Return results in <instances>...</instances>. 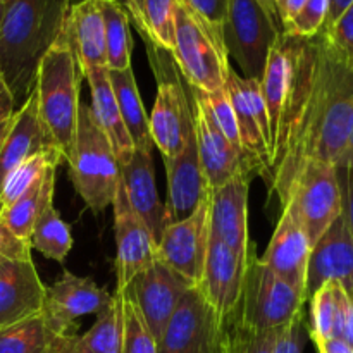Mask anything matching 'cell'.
I'll return each instance as SVG.
<instances>
[{
  "label": "cell",
  "instance_id": "cell-1",
  "mask_svg": "<svg viewBox=\"0 0 353 353\" xmlns=\"http://www.w3.org/2000/svg\"><path fill=\"white\" fill-rule=\"evenodd\" d=\"M353 119V65L323 34L296 37L285 103L272 138L269 196L283 207L290 185L310 161L336 165Z\"/></svg>",
  "mask_w": 353,
  "mask_h": 353
},
{
  "label": "cell",
  "instance_id": "cell-2",
  "mask_svg": "<svg viewBox=\"0 0 353 353\" xmlns=\"http://www.w3.org/2000/svg\"><path fill=\"white\" fill-rule=\"evenodd\" d=\"M72 0H7L0 30V76L16 110L37 85L41 59L62 33Z\"/></svg>",
  "mask_w": 353,
  "mask_h": 353
},
{
  "label": "cell",
  "instance_id": "cell-3",
  "mask_svg": "<svg viewBox=\"0 0 353 353\" xmlns=\"http://www.w3.org/2000/svg\"><path fill=\"white\" fill-rule=\"evenodd\" d=\"M81 76L71 43L62 30L38 65L34 92L45 133L61 150L65 164L71 161L78 133Z\"/></svg>",
  "mask_w": 353,
  "mask_h": 353
},
{
  "label": "cell",
  "instance_id": "cell-4",
  "mask_svg": "<svg viewBox=\"0 0 353 353\" xmlns=\"http://www.w3.org/2000/svg\"><path fill=\"white\" fill-rule=\"evenodd\" d=\"M68 165L76 192L93 212L112 205L119 183V164L112 145L95 123L92 107L83 102L79 103L74 152Z\"/></svg>",
  "mask_w": 353,
  "mask_h": 353
},
{
  "label": "cell",
  "instance_id": "cell-5",
  "mask_svg": "<svg viewBox=\"0 0 353 353\" xmlns=\"http://www.w3.org/2000/svg\"><path fill=\"white\" fill-rule=\"evenodd\" d=\"M145 45L157 81V95L148 117L152 143L161 150L162 157H176L193 133V107H190L185 81L171 52L148 41Z\"/></svg>",
  "mask_w": 353,
  "mask_h": 353
},
{
  "label": "cell",
  "instance_id": "cell-6",
  "mask_svg": "<svg viewBox=\"0 0 353 353\" xmlns=\"http://www.w3.org/2000/svg\"><path fill=\"white\" fill-rule=\"evenodd\" d=\"M305 302L303 293L262 264L257 248L250 243L240 305L236 310L238 321L254 331L278 330L302 312Z\"/></svg>",
  "mask_w": 353,
  "mask_h": 353
},
{
  "label": "cell",
  "instance_id": "cell-7",
  "mask_svg": "<svg viewBox=\"0 0 353 353\" xmlns=\"http://www.w3.org/2000/svg\"><path fill=\"white\" fill-rule=\"evenodd\" d=\"M171 55L186 85L202 92L224 90L231 65L226 45L181 0L176 9Z\"/></svg>",
  "mask_w": 353,
  "mask_h": 353
},
{
  "label": "cell",
  "instance_id": "cell-8",
  "mask_svg": "<svg viewBox=\"0 0 353 353\" xmlns=\"http://www.w3.org/2000/svg\"><path fill=\"white\" fill-rule=\"evenodd\" d=\"M283 209L303 228L314 247L343 214V193L336 165L321 161L307 162L290 185Z\"/></svg>",
  "mask_w": 353,
  "mask_h": 353
},
{
  "label": "cell",
  "instance_id": "cell-9",
  "mask_svg": "<svg viewBox=\"0 0 353 353\" xmlns=\"http://www.w3.org/2000/svg\"><path fill=\"white\" fill-rule=\"evenodd\" d=\"M281 28L255 0H230L223 38L228 57L243 71V78L259 79L264 74L265 61Z\"/></svg>",
  "mask_w": 353,
  "mask_h": 353
},
{
  "label": "cell",
  "instance_id": "cell-10",
  "mask_svg": "<svg viewBox=\"0 0 353 353\" xmlns=\"http://www.w3.org/2000/svg\"><path fill=\"white\" fill-rule=\"evenodd\" d=\"M228 323L210 307L199 286L183 295L157 343L159 353H226Z\"/></svg>",
  "mask_w": 353,
  "mask_h": 353
},
{
  "label": "cell",
  "instance_id": "cell-11",
  "mask_svg": "<svg viewBox=\"0 0 353 353\" xmlns=\"http://www.w3.org/2000/svg\"><path fill=\"white\" fill-rule=\"evenodd\" d=\"M236 117L241 147L250 172L268 178L271 169V128L259 79L243 78L230 65L224 85Z\"/></svg>",
  "mask_w": 353,
  "mask_h": 353
},
{
  "label": "cell",
  "instance_id": "cell-12",
  "mask_svg": "<svg viewBox=\"0 0 353 353\" xmlns=\"http://www.w3.org/2000/svg\"><path fill=\"white\" fill-rule=\"evenodd\" d=\"M114 295L100 288L92 278H81L71 271L62 272L61 278L45 293L43 316L52 333L57 336L78 334V321L86 316H99L112 303Z\"/></svg>",
  "mask_w": 353,
  "mask_h": 353
},
{
  "label": "cell",
  "instance_id": "cell-13",
  "mask_svg": "<svg viewBox=\"0 0 353 353\" xmlns=\"http://www.w3.org/2000/svg\"><path fill=\"white\" fill-rule=\"evenodd\" d=\"M209 236L210 192L192 216L164 228L157 243V259L193 286H199L205 265Z\"/></svg>",
  "mask_w": 353,
  "mask_h": 353
},
{
  "label": "cell",
  "instance_id": "cell-14",
  "mask_svg": "<svg viewBox=\"0 0 353 353\" xmlns=\"http://www.w3.org/2000/svg\"><path fill=\"white\" fill-rule=\"evenodd\" d=\"M192 286V283L157 259L154 264L138 272L124 292L134 300L148 331L159 343L176 307Z\"/></svg>",
  "mask_w": 353,
  "mask_h": 353
},
{
  "label": "cell",
  "instance_id": "cell-15",
  "mask_svg": "<svg viewBox=\"0 0 353 353\" xmlns=\"http://www.w3.org/2000/svg\"><path fill=\"white\" fill-rule=\"evenodd\" d=\"M114 233H116V292H124L134 276L157 261V243L133 207L128 202L123 181L114 196Z\"/></svg>",
  "mask_w": 353,
  "mask_h": 353
},
{
  "label": "cell",
  "instance_id": "cell-16",
  "mask_svg": "<svg viewBox=\"0 0 353 353\" xmlns=\"http://www.w3.org/2000/svg\"><path fill=\"white\" fill-rule=\"evenodd\" d=\"M247 255L236 254L212 234L209 236V248L199 288L224 323L236 314L240 305Z\"/></svg>",
  "mask_w": 353,
  "mask_h": 353
},
{
  "label": "cell",
  "instance_id": "cell-17",
  "mask_svg": "<svg viewBox=\"0 0 353 353\" xmlns=\"http://www.w3.org/2000/svg\"><path fill=\"white\" fill-rule=\"evenodd\" d=\"M188 88L193 99V130H195L196 150L209 188H219L240 174L250 176L248 169L245 168L243 159L207 112L199 90L190 85Z\"/></svg>",
  "mask_w": 353,
  "mask_h": 353
},
{
  "label": "cell",
  "instance_id": "cell-18",
  "mask_svg": "<svg viewBox=\"0 0 353 353\" xmlns=\"http://www.w3.org/2000/svg\"><path fill=\"white\" fill-rule=\"evenodd\" d=\"M168 172V202L164 205V224L186 219L199 209L210 192L200 165L195 130L186 140L185 148L176 157H162Z\"/></svg>",
  "mask_w": 353,
  "mask_h": 353
},
{
  "label": "cell",
  "instance_id": "cell-19",
  "mask_svg": "<svg viewBox=\"0 0 353 353\" xmlns=\"http://www.w3.org/2000/svg\"><path fill=\"white\" fill-rule=\"evenodd\" d=\"M327 281H338L353 296V238L343 214L327 228L310 252L305 285L307 302Z\"/></svg>",
  "mask_w": 353,
  "mask_h": 353
},
{
  "label": "cell",
  "instance_id": "cell-20",
  "mask_svg": "<svg viewBox=\"0 0 353 353\" xmlns=\"http://www.w3.org/2000/svg\"><path fill=\"white\" fill-rule=\"evenodd\" d=\"M45 293L31 255L0 262V330L41 314Z\"/></svg>",
  "mask_w": 353,
  "mask_h": 353
},
{
  "label": "cell",
  "instance_id": "cell-21",
  "mask_svg": "<svg viewBox=\"0 0 353 353\" xmlns=\"http://www.w3.org/2000/svg\"><path fill=\"white\" fill-rule=\"evenodd\" d=\"M310 252H312V245L303 228L293 219L288 210L283 209L271 241L259 259L274 274L303 293L307 299L305 285Z\"/></svg>",
  "mask_w": 353,
  "mask_h": 353
},
{
  "label": "cell",
  "instance_id": "cell-22",
  "mask_svg": "<svg viewBox=\"0 0 353 353\" xmlns=\"http://www.w3.org/2000/svg\"><path fill=\"white\" fill-rule=\"evenodd\" d=\"M248 179L240 174L219 188L210 190V234L247 255L250 248L248 236Z\"/></svg>",
  "mask_w": 353,
  "mask_h": 353
},
{
  "label": "cell",
  "instance_id": "cell-23",
  "mask_svg": "<svg viewBox=\"0 0 353 353\" xmlns=\"http://www.w3.org/2000/svg\"><path fill=\"white\" fill-rule=\"evenodd\" d=\"M119 178L123 181L128 202L148 228L155 243H159L165 224L164 205L159 199L155 185L152 150L134 148L130 161L119 165Z\"/></svg>",
  "mask_w": 353,
  "mask_h": 353
},
{
  "label": "cell",
  "instance_id": "cell-24",
  "mask_svg": "<svg viewBox=\"0 0 353 353\" xmlns=\"http://www.w3.org/2000/svg\"><path fill=\"white\" fill-rule=\"evenodd\" d=\"M64 33L71 43L83 76L107 68L105 33L99 0L72 2L65 17Z\"/></svg>",
  "mask_w": 353,
  "mask_h": 353
},
{
  "label": "cell",
  "instance_id": "cell-25",
  "mask_svg": "<svg viewBox=\"0 0 353 353\" xmlns=\"http://www.w3.org/2000/svg\"><path fill=\"white\" fill-rule=\"evenodd\" d=\"M48 147L55 145L45 133L38 114V97L33 90L26 102L16 110L12 128L0 148V192L14 169Z\"/></svg>",
  "mask_w": 353,
  "mask_h": 353
},
{
  "label": "cell",
  "instance_id": "cell-26",
  "mask_svg": "<svg viewBox=\"0 0 353 353\" xmlns=\"http://www.w3.org/2000/svg\"><path fill=\"white\" fill-rule=\"evenodd\" d=\"M88 81L90 93H92V112L95 117V123L110 141L116 154L117 164H126L134 152V145L131 141L124 121L121 117L119 107H117L116 95L110 86L109 69H95L85 76Z\"/></svg>",
  "mask_w": 353,
  "mask_h": 353
},
{
  "label": "cell",
  "instance_id": "cell-27",
  "mask_svg": "<svg viewBox=\"0 0 353 353\" xmlns=\"http://www.w3.org/2000/svg\"><path fill=\"white\" fill-rule=\"evenodd\" d=\"M55 169L57 168L48 169L16 202L0 210V223L19 240L30 243L31 231L37 219L47 207L54 205Z\"/></svg>",
  "mask_w": 353,
  "mask_h": 353
},
{
  "label": "cell",
  "instance_id": "cell-28",
  "mask_svg": "<svg viewBox=\"0 0 353 353\" xmlns=\"http://www.w3.org/2000/svg\"><path fill=\"white\" fill-rule=\"evenodd\" d=\"M123 300L114 293V300L85 334L65 338L62 353H121L123 350Z\"/></svg>",
  "mask_w": 353,
  "mask_h": 353
},
{
  "label": "cell",
  "instance_id": "cell-29",
  "mask_svg": "<svg viewBox=\"0 0 353 353\" xmlns=\"http://www.w3.org/2000/svg\"><path fill=\"white\" fill-rule=\"evenodd\" d=\"M110 86L116 95L117 107L124 121L131 141L138 150H152V137L148 128V117L145 114L143 102L138 92L133 69L126 71H109Z\"/></svg>",
  "mask_w": 353,
  "mask_h": 353
},
{
  "label": "cell",
  "instance_id": "cell-30",
  "mask_svg": "<svg viewBox=\"0 0 353 353\" xmlns=\"http://www.w3.org/2000/svg\"><path fill=\"white\" fill-rule=\"evenodd\" d=\"M178 2L179 0H128L126 10L134 19L143 41L171 52Z\"/></svg>",
  "mask_w": 353,
  "mask_h": 353
},
{
  "label": "cell",
  "instance_id": "cell-31",
  "mask_svg": "<svg viewBox=\"0 0 353 353\" xmlns=\"http://www.w3.org/2000/svg\"><path fill=\"white\" fill-rule=\"evenodd\" d=\"M64 340L65 336L52 333L43 316L37 314L0 330V353H62Z\"/></svg>",
  "mask_w": 353,
  "mask_h": 353
},
{
  "label": "cell",
  "instance_id": "cell-32",
  "mask_svg": "<svg viewBox=\"0 0 353 353\" xmlns=\"http://www.w3.org/2000/svg\"><path fill=\"white\" fill-rule=\"evenodd\" d=\"M99 9L102 14L103 33H105L107 69L109 71L131 69L133 40L130 31V14L114 0H99Z\"/></svg>",
  "mask_w": 353,
  "mask_h": 353
},
{
  "label": "cell",
  "instance_id": "cell-33",
  "mask_svg": "<svg viewBox=\"0 0 353 353\" xmlns=\"http://www.w3.org/2000/svg\"><path fill=\"white\" fill-rule=\"evenodd\" d=\"M30 245L59 264H62L69 255L72 248L71 230L54 205L47 207L37 219L31 231Z\"/></svg>",
  "mask_w": 353,
  "mask_h": 353
},
{
  "label": "cell",
  "instance_id": "cell-34",
  "mask_svg": "<svg viewBox=\"0 0 353 353\" xmlns=\"http://www.w3.org/2000/svg\"><path fill=\"white\" fill-rule=\"evenodd\" d=\"M61 162H64V159H62L61 150L57 147L45 148L28 161H24L19 168L10 172L9 178L3 183L2 192H0V210L16 202L48 169L57 168Z\"/></svg>",
  "mask_w": 353,
  "mask_h": 353
},
{
  "label": "cell",
  "instance_id": "cell-35",
  "mask_svg": "<svg viewBox=\"0 0 353 353\" xmlns=\"http://www.w3.org/2000/svg\"><path fill=\"white\" fill-rule=\"evenodd\" d=\"M123 300V350L121 353H159L157 341L148 331L137 303L128 292H116Z\"/></svg>",
  "mask_w": 353,
  "mask_h": 353
},
{
  "label": "cell",
  "instance_id": "cell-36",
  "mask_svg": "<svg viewBox=\"0 0 353 353\" xmlns=\"http://www.w3.org/2000/svg\"><path fill=\"white\" fill-rule=\"evenodd\" d=\"M278 330H248L238 321L236 314H234L228 321L226 353H274Z\"/></svg>",
  "mask_w": 353,
  "mask_h": 353
},
{
  "label": "cell",
  "instance_id": "cell-37",
  "mask_svg": "<svg viewBox=\"0 0 353 353\" xmlns=\"http://www.w3.org/2000/svg\"><path fill=\"white\" fill-rule=\"evenodd\" d=\"M199 93L200 97H202L207 112H209L210 117L216 121V124L219 126V130L223 131L226 140L230 141V143L233 145L234 150L240 154V157L243 159L245 168L248 169L247 157H245L243 147H241L240 133H238L236 117H234L233 107H231L226 92H224V90H217V92H202V90H199ZM248 172H250V169H248Z\"/></svg>",
  "mask_w": 353,
  "mask_h": 353
},
{
  "label": "cell",
  "instance_id": "cell-38",
  "mask_svg": "<svg viewBox=\"0 0 353 353\" xmlns=\"http://www.w3.org/2000/svg\"><path fill=\"white\" fill-rule=\"evenodd\" d=\"M334 285L336 281H327L314 293L309 299L310 302V326L309 336L310 340L323 341L331 338L333 333V321H334Z\"/></svg>",
  "mask_w": 353,
  "mask_h": 353
},
{
  "label": "cell",
  "instance_id": "cell-39",
  "mask_svg": "<svg viewBox=\"0 0 353 353\" xmlns=\"http://www.w3.org/2000/svg\"><path fill=\"white\" fill-rule=\"evenodd\" d=\"M327 16V0H307L300 12L283 26V33L300 38H312L323 31Z\"/></svg>",
  "mask_w": 353,
  "mask_h": 353
},
{
  "label": "cell",
  "instance_id": "cell-40",
  "mask_svg": "<svg viewBox=\"0 0 353 353\" xmlns=\"http://www.w3.org/2000/svg\"><path fill=\"white\" fill-rule=\"evenodd\" d=\"M340 57L353 65V2L327 30L321 31Z\"/></svg>",
  "mask_w": 353,
  "mask_h": 353
},
{
  "label": "cell",
  "instance_id": "cell-41",
  "mask_svg": "<svg viewBox=\"0 0 353 353\" xmlns=\"http://www.w3.org/2000/svg\"><path fill=\"white\" fill-rule=\"evenodd\" d=\"M217 38L224 41L223 30L226 23L230 0H181Z\"/></svg>",
  "mask_w": 353,
  "mask_h": 353
},
{
  "label": "cell",
  "instance_id": "cell-42",
  "mask_svg": "<svg viewBox=\"0 0 353 353\" xmlns=\"http://www.w3.org/2000/svg\"><path fill=\"white\" fill-rule=\"evenodd\" d=\"M334 300L336 307L331 338H336L353 347V299L338 281L334 285Z\"/></svg>",
  "mask_w": 353,
  "mask_h": 353
},
{
  "label": "cell",
  "instance_id": "cell-43",
  "mask_svg": "<svg viewBox=\"0 0 353 353\" xmlns=\"http://www.w3.org/2000/svg\"><path fill=\"white\" fill-rule=\"evenodd\" d=\"M307 336H309V327L302 310L288 324L278 330L274 353H303Z\"/></svg>",
  "mask_w": 353,
  "mask_h": 353
},
{
  "label": "cell",
  "instance_id": "cell-44",
  "mask_svg": "<svg viewBox=\"0 0 353 353\" xmlns=\"http://www.w3.org/2000/svg\"><path fill=\"white\" fill-rule=\"evenodd\" d=\"M31 255V245L28 241L14 236L2 223H0V262L6 259H23Z\"/></svg>",
  "mask_w": 353,
  "mask_h": 353
},
{
  "label": "cell",
  "instance_id": "cell-45",
  "mask_svg": "<svg viewBox=\"0 0 353 353\" xmlns=\"http://www.w3.org/2000/svg\"><path fill=\"white\" fill-rule=\"evenodd\" d=\"M341 193H343V217L353 238V168L338 169Z\"/></svg>",
  "mask_w": 353,
  "mask_h": 353
},
{
  "label": "cell",
  "instance_id": "cell-46",
  "mask_svg": "<svg viewBox=\"0 0 353 353\" xmlns=\"http://www.w3.org/2000/svg\"><path fill=\"white\" fill-rule=\"evenodd\" d=\"M14 116H16V107H14L12 97L6 90V92L0 93V148H2L7 134H9L10 128H12Z\"/></svg>",
  "mask_w": 353,
  "mask_h": 353
},
{
  "label": "cell",
  "instance_id": "cell-47",
  "mask_svg": "<svg viewBox=\"0 0 353 353\" xmlns=\"http://www.w3.org/2000/svg\"><path fill=\"white\" fill-rule=\"evenodd\" d=\"M307 0H276V10H278V17L281 26L288 24L296 14L300 12Z\"/></svg>",
  "mask_w": 353,
  "mask_h": 353
},
{
  "label": "cell",
  "instance_id": "cell-48",
  "mask_svg": "<svg viewBox=\"0 0 353 353\" xmlns=\"http://www.w3.org/2000/svg\"><path fill=\"white\" fill-rule=\"evenodd\" d=\"M353 0H327V16H326V23H324V30L331 28L334 24V21L352 6Z\"/></svg>",
  "mask_w": 353,
  "mask_h": 353
},
{
  "label": "cell",
  "instance_id": "cell-49",
  "mask_svg": "<svg viewBox=\"0 0 353 353\" xmlns=\"http://www.w3.org/2000/svg\"><path fill=\"white\" fill-rule=\"evenodd\" d=\"M316 348L319 353H353V347L336 338H327V340L316 341Z\"/></svg>",
  "mask_w": 353,
  "mask_h": 353
},
{
  "label": "cell",
  "instance_id": "cell-50",
  "mask_svg": "<svg viewBox=\"0 0 353 353\" xmlns=\"http://www.w3.org/2000/svg\"><path fill=\"white\" fill-rule=\"evenodd\" d=\"M338 169H352L353 168V119L350 126V133H348L347 143H345L343 152H341L340 159L336 162Z\"/></svg>",
  "mask_w": 353,
  "mask_h": 353
},
{
  "label": "cell",
  "instance_id": "cell-51",
  "mask_svg": "<svg viewBox=\"0 0 353 353\" xmlns=\"http://www.w3.org/2000/svg\"><path fill=\"white\" fill-rule=\"evenodd\" d=\"M255 2L259 3V6L262 7V9L265 10V12L269 14V17H271L272 21H274L276 24H278L279 28L283 30L281 23H279V17H278V10H276V0H255Z\"/></svg>",
  "mask_w": 353,
  "mask_h": 353
},
{
  "label": "cell",
  "instance_id": "cell-52",
  "mask_svg": "<svg viewBox=\"0 0 353 353\" xmlns=\"http://www.w3.org/2000/svg\"><path fill=\"white\" fill-rule=\"evenodd\" d=\"M6 10H7V0L3 3H0V30H2L3 17H6Z\"/></svg>",
  "mask_w": 353,
  "mask_h": 353
},
{
  "label": "cell",
  "instance_id": "cell-53",
  "mask_svg": "<svg viewBox=\"0 0 353 353\" xmlns=\"http://www.w3.org/2000/svg\"><path fill=\"white\" fill-rule=\"evenodd\" d=\"M2 92H6V85H3L2 76H0V93H2Z\"/></svg>",
  "mask_w": 353,
  "mask_h": 353
},
{
  "label": "cell",
  "instance_id": "cell-54",
  "mask_svg": "<svg viewBox=\"0 0 353 353\" xmlns=\"http://www.w3.org/2000/svg\"><path fill=\"white\" fill-rule=\"evenodd\" d=\"M114 2L121 3V6H123V7H124V9H126V3H128V0H114Z\"/></svg>",
  "mask_w": 353,
  "mask_h": 353
},
{
  "label": "cell",
  "instance_id": "cell-55",
  "mask_svg": "<svg viewBox=\"0 0 353 353\" xmlns=\"http://www.w3.org/2000/svg\"><path fill=\"white\" fill-rule=\"evenodd\" d=\"M3 2H6V0H0V3H3Z\"/></svg>",
  "mask_w": 353,
  "mask_h": 353
},
{
  "label": "cell",
  "instance_id": "cell-56",
  "mask_svg": "<svg viewBox=\"0 0 353 353\" xmlns=\"http://www.w3.org/2000/svg\"><path fill=\"white\" fill-rule=\"evenodd\" d=\"M352 299H353V296H352Z\"/></svg>",
  "mask_w": 353,
  "mask_h": 353
}]
</instances>
